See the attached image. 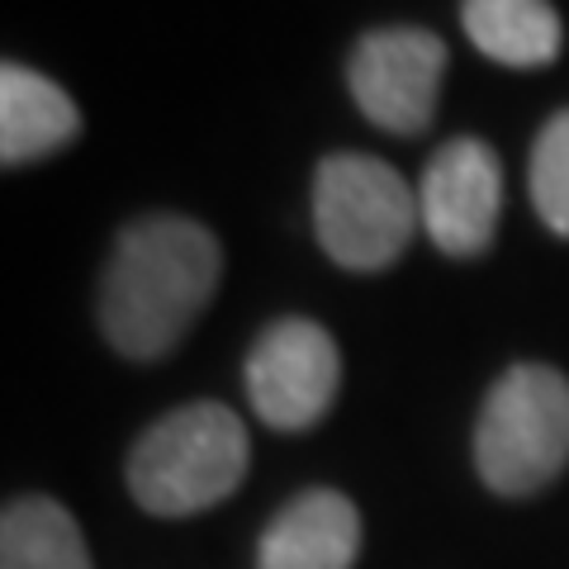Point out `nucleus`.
Segmentation results:
<instances>
[{
	"instance_id": "obj_2",
	"label": "nucleus",
	"mask_w": 569,
	"mask_h": 569,
	"mask_svg": "<svg viewBox=\"0 0 569 569\" xmlns=\"http://www.w3.org/2000/svg\"><path fill=\"white\" fill-rule=\"evenodd\" d=\"M252 466L247 427L223 403H186L157 418L129 451V493L152 518H190L242 485Z\"/></svg>"
},
{
	"instance_id": "obj_12",
	"label": "nucleus",
	"mask_w": 569,
	"mask_h": 569,
	"mask_svg": "<svg viewBox=\"0 0 569 569\" xmlns=\"http://www.w3.org/2000/svg\"><path fill=\"white\" fill-rule=\"evenodd\" d=\"M527 186H531V204H537L541 223L550 233L569 238V110L550 114L546 129L537 133Z\"/></svg>"
},
{
	"instance_id": "obj_4",
	"label": "nucleus",
	"mask_w": 569,
	"mask_h": 569,
	"mask_svg": "<svg viewBox=\"0 0 569 569\" xmlns=\"http://www.w3.org/2000/svg\"><path fill=\"white\" fill-rule=\"evenodd\" d=\"M422 228L418 190L366 152H332L313 171V233L347 271L395 266Z\"/></svg>"
},
{
	"instance_id": "obj_5",
	"label": "nucleus",
	"mask_w": 569,
	"mask_h": 569,
	"mask_svg": "<svg viewBox=\"0 0 569 569\" xmlns=\"http://www.w3.org/2000/svg\"><path fill=\"white\" fill-rule=\"evenodd\" d=\"M441 77H447V43L432 29L389 24L356 39L347 58L351 100L376 129L418 138L437 119Z\"/></svg>"
},
{
	"instance_id": "obj_11",
	"label": "nucleus",
	"mask_w": 569,
	"mask_h": 569,
	"mask_svg": "<svg viewBox=\"0 0 569 569\" xmlns=\"http://www.w3.org/2000/svg\"><path fill=\"white\" fill-rule=\"evenodd\" d=\"M0 569H91L77 518L58 498H14L0 518Z\"/></svg>"
},
{
	"instance_id": "obj_8",
	"label": "nucleus",
	"mask_w": 569,
	"mask_h": 569,
	"mask_svg": "<svg viewBox=\"0 0 569 569\" xmlns=\"http://www.w3.org/2000/svg\"><path fill=\"white\" fill-rule=\"evenodd\" d=\"M361 556V512L337 489L290 498L257 541V569H351Z\"/></svg>"
},
{
	"instance_id": "obj_1",
	"label": "nucleus",
	"mask_w": 569,
	"mask_h": 569,
	"mask_svg": "<svg viewBox=\"0 0 569 569\" xmlns=\"http://www.w3.org/2000/svg\"><path fill=\"white\" fill-rule=\"evenodd\" d=\"M223 276L219 238L186 213H148L114 242L100 280V332L129 361H157L194 328Z\"/></svg>"
},
{
	"instance_id": "obj_6",
	"label": "nucleus",
	"mask_w": 569,
	"mask_h": 569,
	"mask_svg": "<svg viewBox=\"0 0 569 569\" xmlns=\"http://www.w3.org/2000/svg\"><path fill=\"white\" fill-rule=\"evenodd\" d=\"M247 399L257 418L276 432H309L328 418L342 385V356L323 323L313 318H276L247 351L242 366Z\"/></svg>"
},
{
	"instance_id": "obj_10",
	"label": "nucleus",
	"mask_w": 569,
	"mask_h": 569,
	"mask_svg": "<svg viewBox=\"0 0 569 569\" xmlns=\"http://www.w3.org/2000/svg\"><path fill=\"white\" fill-rule=\"evenodd\" d=\"M466 39L498 67H550L560 58L565 29L550 0H460Z\"/></svg>"
},
{
	"instance_id": "obj_3",
	"label": "nucleus",
	"mask_w": 569,
	"mask_h": 569,
	"mask_svg": "<svg viewBox=\"0 0 569 569\" xmlns=\"http://www.w3.org/2000/svg\"><path fill=\"white\" fill-rule=\"evenodd\" d=\"M479 479L503 493L527 498L560 479L569 466V380L556 366H508L485 395L475 422Z\"/></svg>"
},
{
	"instance_id": "obj_7",
	"label": "nucleus",
	"mask_w": 569,
	"mask_h": 569,
	"mask_svg": "<svg viewBox=\"0 0 569 569\" xmlns=\"http://www.w3.org/2000/svg\"><path fill=\"white\" fill-rule=\"evenodd\" d=\"M422 233L447 257L489 252L503 213V162L485 138H451L432 152L418 181Z\"/></svg>"
},
{
	"instance_id": "obj_9",
	"label": "nucleus",
	"mask_w": 569,
	"mask_h": 569,
	"mask_svg": "<svg viewBox=\"0 0 569 569\" xmlns=\"http://www.w3.org/2000/svg\"><path fill=\"white\" fill-rule=\"evenodd\" d=\"M81 133V110L58 81L24 62L0 67V162L29 167L71 148Z\"/></svg>"
}]
</instances>
